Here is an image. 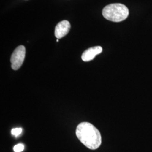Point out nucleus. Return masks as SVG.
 Here are the masks:
<instances>
[{
  "instance_id": "obj_1",
  "label": "nucleus",
  "mask_w": 152,
  "mask_h": 152,
  "mask_svg": "<svg viewBox=\"0 0 152 152\" xmlns=\"http://www.w3.org/2000/svg\"><path fill=\"white\" fill-rule=\"evenodd\" d=\"M76 134L79 140L90 149L95 150L102 144V136L99 131L89 122H81L78 125Z\"/></svg>"
},
{
  "instance_id": "obj_2",
  "label": "nucleus",
  "mask_w": 152,
  "mask_h": 152,
  "mask_svg": "<svg viewBox=\"0 0 152 152\" xmlns=\"http://www.w3.org/2000/svg\"><path fill=\"white\" fill-rule=\"evenodd\" d=\"M102 14L104 18L109 21L121 22L127 19L129 15V10L122 4H112L104 8Z\"/></svg>"
},
{
  "instance_id": "obj_3",
  "label": "nucleus",
  "mask_w": 152,
  "mask_h": 152,
  "mask_svg": "<svg viewBox=\"0 0 152 152\" xmlns=\"http://www.w3.org/2000/svg\"><path fill=\"white\" fill-rule=\"evenodd\" d=\"M26 56V48L24 46H19L15 49L11 55L10 61L11 68L13 70L16 71L22 66Z\"/></svg>"
},
{
  "instance_id": "obj_4",
  "label": "nucleus",
  "mask_w": 152,
  "mask_h": 152,
  "mask_svg": "<svg viewBox=\"0 0 152 152\" xmlns=\"http://www.w3.org/2000/svg\"><path fill=\"white\" fill-rule=\"evenodd\" d=\"M70 29V23L67 20H63L59 22L56 26L55 29V36L58 39L62 38L69 33Z\"/></svg>"
},
{
  "instance_id": "obj_5",
  "label": "nucleus",
  "mask_w": 152,
  "mask_h": 152,
  "mask_svg": "<svg viewBox=\"0 0 152 152\" xmlns=\"http://www.w3.org/2000/svg\"><path fill=\"white\" fill-rule=\"evenodd\" d=\"M103 51V48L101 46L92 47L85 50L82 55V60L84 61H90L93 60L95 57L100 54Z\"/></svg>"
},
{
  "instance_id": "obj_6",
  "label": "nucleus",
  "mask_w": 152,
  "mask_h": 152,
  "mask_svg": "<svg viewBox=\"0 0 152 152\" xmlns=\"http://www.w3.org/2000/svg\"><path fill=\"white\" fill-rule=\"evenodd\" d=\"M24 145L23 144H18L14 147V151L15 152H21L23 151Z\"/></svg>"
},
{
  "instance_id": "obj_7",
  "label": "nucleus",
  "mask_w": 152,
  "mask_h": 152,
  "mask_svg": "<svg viewBox=\"0 0 152 152\" xmlns=\"http://www.w3.org/2000/svg\"><path fill=\"white\" fill-rule=\"evenodd\" d=\"M22 132V128H14L11 130V134L14 136H18L20 134H21Z\"/></svg>"
}]
</instances>
